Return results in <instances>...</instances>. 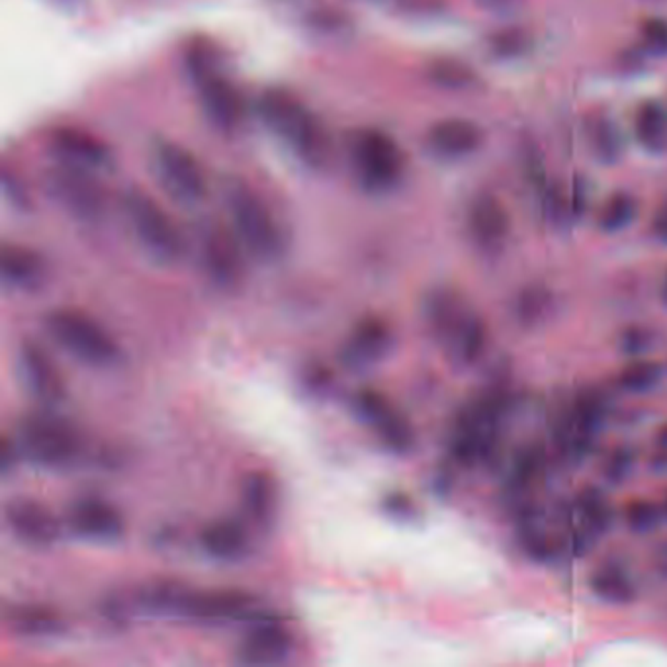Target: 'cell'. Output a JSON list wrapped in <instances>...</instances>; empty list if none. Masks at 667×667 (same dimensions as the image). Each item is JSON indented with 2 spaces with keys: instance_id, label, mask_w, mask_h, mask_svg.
<instances>
[{
  "instance_id": "obj_22",
  "label": "cell",
  "mask_w": 667,
  "mask_h": 667,
  "mask_svg": "<svg viewBox=\"0 0 667 667\" xmlns=\"http://www.w3.org/2000/svg\"><path fill=\"white\" fill-rule=\"evenodd\" d=\"M483 143V132L478 124L464 118H446L429 127L425 135L427 152L443 160H458L470 157Z\"/></svg>"
},
{
  "instance_id": "obj_34",
  "label": "cell",
  "mask_w": 667,
  "mask_h": 667,
  "mask_svg": "<svg viewBox=\"0 0 667 667\" xmlns=\"http://www.w3.org/2000/svg\"><path fill=\"white\" fill-rule=\"evenodd\" d=\"M579 511L583 513L589 529H593V531H601V529L611 525L613 511H611V505L607 503L605 496L599 490L589 488L579 496Z\"/></svg>"
},
{
  "instance_id": "obj_14",
  "label": "cell",
  "mask_w": 667,
  "mask_h": 667,
  "mask_svg": "<svg viewBox=\"0 0 667 667\" xmlns=\"http://www.w3.org/2000/svg\"><path fill=\"white\" fill-rule=\"evenodd\" d=\"M200 260L208 280L220 290H235L243 280V245L222 225H208L200 233Z\"/></svg>"
},
{
  "instance_id": "obj_19",
  "label": "cell",
  "mask_w": 667,
  "mask_h": 667,
  "mask_svg": "<svg viewBox=\"0 0 667 667\" xmlns=\"http://www.w3.org/2000/svg\"><path fill=\"white\" fill-rule=\"evenodd\" d=\"M292 648V632L280 621L265 616L251 623L235 648V656L245 666H276L288 659Z\"/></svg>"
},
{
  "instance_id": "obj_4",
  "label": "cell",
  "mask_w": 667,
  "mask_h": 667,
  "mask_svg": "<svg viewBox=\"0 0 667 667\" xmlns=\"http://www.w3.org/2000/svg\"><path fill=\"white\" fill-rule=\"evenodd\" d=\"M225 204L233 233L243 249L258 263H276L285 257L286 240L280 223L267 202L243 180H232L225 188Z\"/></svg>"
},
{
  "instance_id": "obj_17",
  "label": "cell",
  "mask_w": 667,
  "mask_h": 667,
  "mask_svg": "<svg viewBox=\"0 0 667 667\" xmlns=\"http://www.w3.org/2000/svg\"><path fill=\"white\" fill-rule=\"evenodd\" d=\"M4 523L10 534L30 548H49L62 536V523L36 499L16 498L4 505Z\"/></svg>"
},
{
  "instance_id": "obj_12",
  "label": "cell",
  "mask_w": 667,
  "mask_h": 667,
  "mask_svg": "<svg viewBox=\"0 0 667 667\" xmlns=\"http://www.w3.org/2000/svg\"><path fill=\"white\" fill-rule=\"evenodd\" d=\"M351 410L374 431L383 448L393 454H408L415 446V431L408 418L393 408L383 393L363 388L353 393Z\"/></svg>"
},
{
  "instance_id": "obj_3",
  "label": "cell",
  "mask_w": 667,
  "mask_h": 667,
  "mask_svg": "<svg viewBox=\"0 0 667 667\" xmlns=\"http://www.w3.org/2000/svg\"><path fill=\"white\" fill-rule=\"evenodd\" d=\"M258 114L298 159L321 167L330 157V140L318 118L298 97L285 89H270L258 100Z\"/></svg>"
},
{
  "instance_id": "obj_21",
  "label": "cell",
  "mask_w": 667,
  "mask_h": 667,
  "mask_svg": "<svg viewBox=\"0 0 667 667\" xmlns=\"http://www.w3.org/2000/svg\"><path fill=\"white\" fill-rule=\"evenodd\" d=\"M466 227L474 245L488 255H496L503 249L509 237L508 208L498 197L481 192L471 200L466 214Z\"/></svg>"
},
{
  "instance_id": "obj_10",
  "label": "cell",
  "mask_w": 667,
  "mask_h": 667,
  "mask_svg": "<svg viewBox=\"0 0 667 667\" xmlns=\"http://www.w3.org/2000/svg\"><path fill=\"white\" fill-rule=\"evenodd\" d=\"M153 170L160 187L180 204L194 205L202 202L208 192L204 169L197 157L175 142L155 143L152 149Z\"/></svg>"
},
{
  "instance_id": "obj_15",
  "label": "cell",
  "mask_w": 667,
  "mask_h": 667,
  "mask_svg": "<svg viewBox=\"0 0 667 667\" xmlns=\"http://www.w3.org/2000/svg\"><path fill=\"white\" fill-rule=\"evenodd\" d=\"M396 335L390 321L380 315H368L351 330L343 347L338 351V360L353 373H365L380 365L392 353Z\"/></svg>"
},
{
  "instance_id": "obj_26",
  "label": "cell",
  "mask_w": 667,
  "mask_h": 667,
  "mask_svg": "<svg viewBox=\"0 0 667 667\" xmlns=\"http://www.w3.org/2000/svg\"><path fill=\"white\" fill-rule=\"evenodd\" d=\"M241 508L251 523L270 526L278 509V488L267 471H251L241 483Z\"/></svg>"
},
{
  "instance_id": "obj_35",
  "label": "cell",
  "mask_w": 667,
  "mask_h": 667,
  "mask_svg": "<svg viewBox=\"0 0 667 667\" xmlns=\"http://www.w3.org/2000/svg\"><path fill=\"white\" fill-rule=\"evenodd\" d=\"M429 77L445 89H466L474 82V73L464 63L451 62V59L435 63L429 71Z\"/></svg>"
},
{
  "instance_id": "obj_25",
  "label": "cell",
  "mask_w": 667,
  "mask_h": 667,
  "mask_svg": "<svg viewBox=\"0 0 667 667\" xmlns=\"http://www.w3.org/2000/svg\"><path fill=\"white\" fill-rule=\"evenodd\" d=\"M200 544L202 551L214 560H241L249 552V531L235 519H220L205 526Z\"/></svg>"
},
{
  "instance_id": "obj_36",
  "label": "cell",
  "mask_w": 667,
  "mask_h": 667,
  "mask_svg": "<svg viewBox=\"0 0 667 667\" xmlns=\"http://www.w3.org/2000/svg\"><path fill=\"white\" fill-rule=\"evenodd\" d=\"M659 516H662L659 515V509L654 503L644 501V499L632 501V503H629V508H626V523H629L632 531H638V533H646V531L656 529L659 523Z\"/></svg>"
},
{
  "instance_id": "obj_31",
  "label": "cell",
  "mask_w": 667,
  "mask_h": 667,
  "mask_svg": "<svg viewBox=\"0 0 667 667\" xmlns=\"http://www.w3.org/2000/svg\"><path fill=\"white\" fill-rule=\"evenodd\" d=\"M552 310V294L548 288L541 285L526 286L516 296L515 313L523 325H534L546 318Z\"/></svg>"
},
{
  "instance_id": "obj_13",
  "label": "cell",
  "mask_w": 667,
  "mask_h": 667,
  "mask_svg": "<svg viewBox=\"0 0 667 667\" xmlns=\"http://www.w3.org/2000/svg\"><path fill=\"white\" fill-rule=\"evenodd\" d=\"M45 188L65 212L80 222H97L104 214V194L90 173L57 163L45 175Z\"/></svg>"
},
{
  "instance_id": "obj_28",
  "label": "cell",
  "mask_w": 667,
  "mask_h": 667,
  "mask_svg": "<svg viewBox=\"0 0 667 667\" xmlns=\"http://www.w3.org/2000/svg\"><path fill=\"white\" fill-rule=\"evenodd\" d=\"M586 137H588L589 149L601 163H614L623 153V140L619 134V127L605 114H591L586 120Z\"/></svg>"
},
{
  "instance_id": "obj_18",
  "label": "cell",
  "mask_w": 667,
  "mask_h": 667,
  "mask_svg": "<svg viewBox=\"0 0 667 667\" xmlns=\"http://www.w3.org/2000/svg\"><path fill=\"white\" fill-rule=\"evenodd\" d=\"M65 525L90 543H116L124 536L125 521L112 503L102 498H79L65 513Z\"/></svg>"
},
{
  "instance_id": "obj_47",
  "label": "cell",
  "mask_w": 667,
  "mask_h": 667,
  "mask_svg": "<svg viewBox=\"0 0 667 667\" xmlns=\"http://www.w3.org/2000/svg\"><path fill=\"white\" fill-rule=\"evenodd\" d=\"M666 513H667V499H666Z\"/></svg>"
},
{
  "instance_id": "obj_44",
  "label": "cell",
  "mask_w": 667,
  "mask_h": 667,
  "mask_svg": "<svg viewBox=\"0 0 667 667\" xmlns=\"http://www.w3.org/2000/svg\"><path fill=\"white\" fill-rule=\"evenodd\" d=\"M658 441L659 445L664 446V448H667V425L666 427H662V431H659Z\"/></svg>"
},
{
  "instance_id": "obj_9",
  "label": "cell",
  "mask_w": 667,
  "mask_h": 667,
  "mask_svg": "<svg viewBox=\"0 0 667 667\" xmlns=\"http://www.w3.org/2000/svg\"><path fill=\"white\" fill-rule=\"evenodd\" d=\"M188 71L197 85L198 97L205 116L220 130L237 127L245 114L243 99L230 80L218 71L214 55L205 47H197L188 55Z\"/></svg>"
},
{
  "instance_id": "obj_24",
  "label": "cell",
  "mask_w": 667,
  "mask_h": 667,
  "mask_svg": "<svg viewBox=\"0 0 667 667\" xmlns=\"http://www.w3.org/2000/svg\"><path fill=\"white\" fill-rule=\"evenodd\" d=\"M0 276L10 290L34 292L44 285L47 270L44 258L34 251L20 245H4L0 255Z\"/></svg>"
},
{
  "instance_id": "obj_45",
  "label": "cell",
  "mask_w": 667,
  "mask_h": 667,
  "mask_svg": "<svg viewBox=\"0 0 667 667\" xmlns=\"http://www.w3.org/2000/svg\"><path fill=\"white\" fill-rule=\"evenodd\" d=\"M662 298H664V302H666L667 305V273L666 280H664V288H662Z\"/></svg>"
},
{
  "instance_id": "obj_7",
  "label": "cell",
  "mask_w": 667,
  "mask_h": 667,
  "mask_svg": "<svg viewBox=\"0 0 667 667\" xmlns=\"http://www.w3.org/2000/svg\"><path fill=\"white\" fill-rule=\"evenodd\" d=\"M122 210L142 249L159 265H177L185 255V237L170 215L142 190H127Z\"/></svg>"
},
{
  "instance_id": "obj_8",
  "label": "cell",
  "mask_w": 667,
  "mask_h": 667,
  "mask_svg": "<svg viewBox=\"0 0 667 667\" xmlns=\"http://www.w3.org/2000/svg\"><path fill=\"white\" fill-rule=\"evenodd\" d=\"M351 163L360 187L370 194H386L405 175V157L393 137L382 130H360L351 140Z\"/></svg>"
},
{
  "instance_id": "obj_16",
  "label": "cell",
  "mask_w": 667,
  "mask_h": 667,
  "mask_svg": "<svg viewBox=\"0 0 667 667\" xmlns=\"http://www.w3.org/2000/svg\"><path fill=\"white\" fill-rule=\"evenodd\" d=\"M16 368H19L20 382L24 383L26 392L34 400L44 403L45 408H57L65 400V380H63L59 366L54 358L47 355L36 341H22L16 353Z\"/></svg>"
},
{
  "instance_id": "obj_6",
  "label": "cell",
  "mask_w": 667,
  "mask_h": 667,
  "mask_svg": "<svg viewBox=\"0 0 667 667\" xmlns=\"http://www.w3.org/2000/svg\"><path fill=\"white\" fill-rule=\"evenodd\" d=\"M44 330L55 345L92 368H110L122 358V348L99 321L80 310L57 308L47 313Z\"/></svg>"
},
{
  "instance_id": "obj_37",
  "label": "cell",
  "mask_w": 667,
  "mask_h": 667,
  "mask_svg": "<svg viewBox=\"0 0 667 667\" xmlns=\"http://www.w3.org/2000/svg\"><path fill=\"white\" fill-rule=\"evenodd\" d=\"M642 45L652 55H667V20L646 19L641 26Z\"/></svg>"
},
{
  "instance_id": "obj_20",
  "label": "cell",
  "mask_w": 667,
  "mask_h": 667,
  "mask_svg": "<svg viewBox=\"0 0 667 667\" xmlns=\"http://www.w3.org/2000/svg\"><path fill=\"white\" fill-rule=\"evenodd\" d=\"M49 152L55 160L71 169L97 175L110 169L112 153L104 143L77 127H62L49 137Z\"/></svg>"
},
{
  "instance_id": "obj_2",
  "label": "cell",
  "mask_w": 667,
  "mask_h": 667,
  "mask_svg": "<svg viewBox=\"0 0 667 667\" xmlns=\"http://www.w3.org/2000/svg\"><path fill=\"white\" fill-rule=\"evenodd\" d=\"M423 320L431 337L456 366L480 360L488 345V327L470 300L453 286H436L423 300Z\"/></svg>"
},
{
  "instance_id": "obj_46",
  "label": "cell",
  "mask_w": 667,
  "mask_h": 667,
  "mask_svg": "<svg viewBox=\"0 0 667 667\" xmlns=\"http://www.w3.org/2000/svg\"><path fill=\"white\" fill-rule=\"evenodd\" d=\"M483 2H490V4H505L508 0H483Z\"/></svg>"
},
{
  "instance_id": "obj_30",
  "label": "cell",
  "mask_w": 667,
  "mask_h": 667,
  "mask_svg": "<svg viewBox=\"0 0 667 667\" xmlns=\"http://www.w3.org/2000/svg\"><path fill=\"white\" fill-rule=\"evenodd\" d=\"M636 214H638L636 198L629 192H614L613 197L609 198L601 208L599 218H597V225H599L601 232H623L634 222Z\"/></svg>"
},
{
  "instance_id": "obj_33",
  "label": "cell",
  "mask_w": 667,
  "mask_h": 667,
  "mask_svg": "<svg viewBox=\"0 0 667 667\" xmlns=\"http://www.w3.org/2000/svg\"><path fill=\"white\" fill-rule=\"evenodd\" d=\"M531 36L521 27H505L491 34L488 47L499 59H515L531 49Z\"/></svg>"
},
{
  "instance_id": "obj_32",
  "label": "cell",
  "mask_w": 667,
  "mask_h": 667,
  "mask_svg": "<svg viewBox=\"0 0 667 667\" xmlns=\"http://www.w3.org/2000/svg\"><path fill=\"white\" fill-rule=\"evenodd\" d=\"M662 366L654 360H636L624 368L619 383L626 392H648L662 380Z\"/></svg>"
},
{
  "instance_id": "obj_5",
  "label": "cell",
  "mask_w": 667,
  "mask_h": 667,
  "mask_svg": "<svg viewBox=\"0 0 667 667\" xmlns=\"http://www.w3.org/2000/svg\"><path fill=\"white\" fill-rule=\"evenodd\" d=\"M22 458L45 470H65L85 454V438L67 419L49 411L20 419L14 435Z\"/></svg>"
},
{
  "instance_id": "obj_27",
  "label": "cell",
  "mask_w": 667,
  "mask_h": 667,
  "mask_svg": "<svg viewBox=\"0 0 667 667\" xmlns=\"http://www.w3.org/2000/svg\"><path fill=\"white\" fill-rule=\"evenodd\" d=\"M636 142L648 153L667 149V108L659 100H644L634 114Z\"/></svg>"
},
{
  "instance_id": "obj_39",
  "label": "cell",
  "mask_w": 667,
  "mask_h": 667,
  "mask_svg": "<svg viewBox=\"0 0 667 667\" xmlns=\"http://www.w3.org/2000/svg\"><path fill=\"white\" fill-rule=\"evenodd\" d=\"M383 511L398 521H410L415 515V503L405 493H390L383 499Z\"/></svg>"
},
{
  "instance_id": "obj_11",
  "label": "cell",
  "mask_w": 667,
  "mask_h": 667,
  "mask_svg": "<svg viewBox=\"0 0 667 667\" xmlns=\"http://www.w3.org/2000/svg\"><path fill=\"white\" fill-rule=\"evenodd\" d=\"M505 400L501 393L481 396L456 419L451 448L460 463L471 464L486 458L496 443L498 421Z\"/></svg>"
},
{
  "instance_id": "obj_29",
  "label": "cell",
  "mask_w": 667,
  "mask_h": 667,
  "mask_svg": "<svg viewBox=\"0 0 667 667\" xmlns=\"http://www.w3.org/2000/svg\"><path fill=\"white\" fill-rule=\"evenodd\" d=\"M591 589L597 597L609 603H631L634 599V586L631 578L619 566H605L591 576Z\"/></svg>"
},
{
  "instance_id": "obj_41",
  "label": "cell",
  "mask_w": 667,
  "mask_h": 667,
  "mask_svg": "<svg viewBox=\"0 0 667 667\" xmlns=\"http://www.w3.org/2000/svg\"><path fill=\"white\" fill-rule=\"evenodd\" d=\"M648 347V331L642 327H631L623 333V348L631 355H638Z\"/></svg>"
},
{
  "instance_id": "obj_40",
  "label": "cell",
  "mask_w": 667,
  "mask_h": 667,
  "mask_svg": "<svg viewBox=\"0 0 667 667\" xmlns=\"http://www.w3.org/2000/svg\"><path fill=\"white\" fill-rule=\"evenodd\" d=\"M19 458H22V454L16 446V441L4 436L2 451H0V471H2V476H9L10 470L19 463Z\"/></svg>"
},
{
  "instance_id": "obj_43",
  "label": "cell",
  "mask_w": 667,
  "mask_h": 667,
  "mask_svg": "<svg viewBox=\"0 0 667 667\" xmlns=\"http://www.w3.org/2000/svg\"><path fill=\"white\" fill-rule=\"evenodd\" d=\"M649 230H652V235H654L659 243L667 245V198L659 204L656 214L652 218Z\"/></svg>"
},
{
  "instance_id": "obj_1",
  "label": "cell",
  "mask_w": 667,
  "mask_h": 667,
  "mask_svg": "<svg viewBox=\"0 0 667 667\" xmlns=\"http://www.w3.org/2000/svg\"><path fill=\"white\" fill-rule=\"evenodd\" d=\"M135 607L147 614L188 619L192 623H232L253 614V597L237 589L194 591L177 581L157 579L137 589Z\"/></svg>"
},
{
  "instance_id": "obj_38",
  "label": "cell",
  "mask_w": 667,
  "mask_h": 667,
  "mask_svg": "<svg viewBox=\"0 0 667 667\" xmlns=\"http://www.w3.org/2000/svg\"><path fill=\"white\" fill-rule=\"evenodd\" d=\"M634 454L631 448H616L607 460L605 476L611 481H623L631 471Z\"/></svg>"
},
{
  "instance_id": "obj_23",
  "label": "cell",
  "mask_w": 667,
  "mask_h": 667,
  "mask_svg": "<svg viewBox=\"0 0 667 667\" xmlns=\"http://www.w3.org/2000/svg\"><path fill=\"white\" fill-rule=\"evenodd\" d=\"M4 624L14 636L30 641H47L65 631V619L52 607L37 603H14L4 609Z\"/></svg>"
},
{
  "instance_id": "obj_42",
  "label": "cell",
  "mask_w": 667,
  "mask_h": 667,
  "mask_svg": "<svg viewBox=\"0 0 667 667\" xmlns=\"http://www.w3.org/2000/svg\"><path fill=\"white\" fill-rule=\"evenodd\" d=\"M333 383V376L327 373V368H310L308 370V378H305V386L312 390L313 393L327 392Z\"/></svg>"
}]
</instances>
